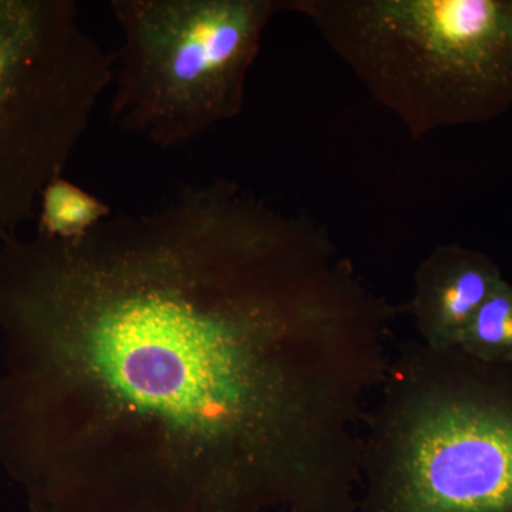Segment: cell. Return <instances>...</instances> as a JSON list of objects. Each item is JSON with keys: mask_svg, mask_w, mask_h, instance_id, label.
I'll return each mask as SVG.
<instances>
[{"mask_svg": "<svg viewBox=\"0 0 512 512\" xmlns=\"http://www.w3.org/2000/svg\"><path fill=\"white\" fill-rule=\"evenodd\" d=\"M396 312L222 178L0 238V468L30 512H355Z\"/></svg>", "mask_w": 512, "mask_h": 512, "instance_id": "1", "label": "cell"}, {"mask_svg": "<svg viewBox=\"0 0 512 512\" xmlns=\"http://www.w3.org/2000/svg\"><path fill=\"white\" fill-rule=\"evenodd\" d=\"M380 394L360 512H512V366L409 345Z\"/></svg>", "mask_w": 512, "mask_h": 512, "instance_id": "2", "label": "cell"}, {"mask_svg": "<svg viewBox=\"0 0 512 512\" xmlns=\"http://www.w3.org/2000/svg\"><path fill=\"white\" fill-rule=\"evenodd\" d=\"M413 138L512 106V0H285Z\"/></svg>", "mask_w": 512, "mask_h": 512, "instance_id": "3", "label": "cell"}, {"mask_svg": "<svg viewBox=\"0 0 512 512\" xmlns=\"http://www.w3.org/2000/svg\"><path fill=\"white\" fill-rule=\"evenodd\" d=\"M110 120L160 148L183 147L235 119L269 22L285 0H111Z\"/></svg>", "mask_w": 512, "mask_h": 512, "instance_id": "4", "label": "cell"}, {"mask_svg": "<svg viewBox=\"0 0 512 512\" xmlns=\"http://www.w3.org/2000/svg\"><path fill=\"white\" fill-rule=\"evenodd\" d=\"M74 0H0V238L36 214L113 84Z\"/></svg>", "mask_w": 512, "mask_h": 512, "instance_id": "5", "label": "cell"}, {"mask_svg": "<svg viewBox=\"0 0 512 512\" xmlns=\"http://www.w3.org/2000/svg\"><path fill=\"white\" fill-rule=\"evenodd\" d=\"M503 279L493 259L461 245H440L416 272L410 302L423 345L457 348L468 323Z\"/></svg>", "mask_w": 512, "mask_h": 512, "instance_id": "6", "label": "cell"}, {"mask_svg": "<svg viewBox=\"0 0 512 512\" xmlns=\"http://www.w3.org/2000/svg\"><path fill=\"white\" fill-rule=\"evenodd\" d=\"M113 215L110 205L64 175L50 180L37 205V234L59 241L86 237Z\"/></svg>", "mask_w": 512, "mask_h": 512, "instance_id": "7", "label": "cell"}, {"mask_svg": "<svg viewBox=\"0 0 512 512\" xmlns=\"http://www.w3.org/2000/svg\"><path fill=\"white\" fill-rule=\"evenodd\" d=\"M485 363L512 366V285L501 279L468 323L457 346Z\"/></svg>", "mask_w": 512, "mask_h": 512, "instance_id": "8", "label": "cell"}]
</instances>
